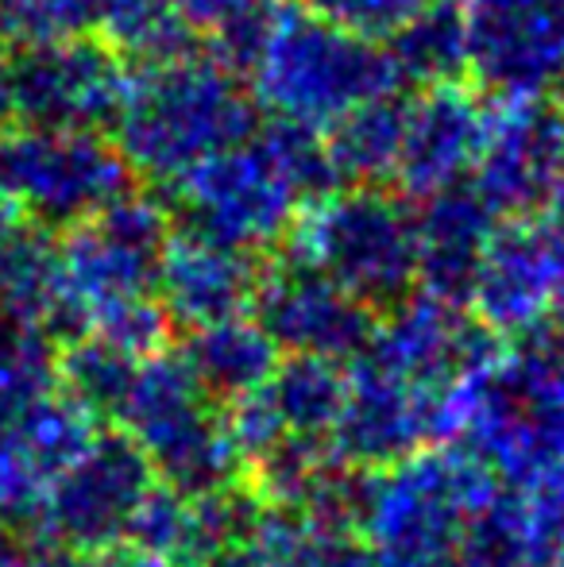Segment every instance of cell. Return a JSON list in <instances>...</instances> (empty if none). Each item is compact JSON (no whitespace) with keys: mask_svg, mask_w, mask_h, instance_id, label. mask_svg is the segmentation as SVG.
<instances>
[{"mask_svg":"<svg viewBox=\"0 0 564 567\" xmlns=\"http://www.w3.org/2000/svg\"><path fill=\"white\" fill-rule=\"evenodd\" d=\"M407 97L383 93L345 113L325 135V151L340 186H387L399 171Z\"/></svg>","mask_w":564,"mask_h":567,"instance_id":"7402d4cb","label":"cell"},{"mask_svg":"<svg viewBox=\"0 0 564 567\" xmlns=\"http://www.w3.org/2000/svg\"><path fill=\"white\" fill-rule=\"evenodd\" d=\"M248 317L271 337L283 355L356 359L379 317L306 262L279 255L264 262Z\"/></svg>","mask_w":564,"mask_h":567,"instance_id":"4fadbf2b","label":"cell"},{"mask_svg":"<svg viewBox=\"0 0 564 567\" xmlns=\"http://www.w3.org/2000/svg\"><path fill=\"white\" fill-rule=\"evenodd\" d=\"M78 567H151L132 553H101V556H82Z\"/></svg>","mask_w":564,"mask_h":567,"instance_id":"4dcf8cb0","label":"cell"},{"mask_svg":"<svg viewBox=\"0 0 564 567\" xmlns=\"http://www.w3.org/2000/svg\"><path fill=\"white\" fill-rule=\"evenodd\" d=\"M136 186L109 132L93 127H0V197L16 217L54 231L74 228Z\"/></svg>","mask_w":564,"mask_h":567,"instance_id":"5b68a950","label":"cell"},{"mask_svg":"<svg viewBox=\"0 0 564 567\" xmlns=\"http://www.w3.org/2000/svg\"><path fill=\"white\" fill-rule=\"evenodd\" d=\"M499 217L468 182L437 189L414 209L418 293L444 306H468L483 247Z\"/></svg>","mask_w":564,"mask_h":567,"instance_id":"d6986e66","label":"cell"},{"mask_svg":"<svg viewBox=\"0 0 564 567\" xmlns=\"http://www.w3.org/2000/svg\"><path fill=\"white\" fill-rule=\"evenodd\" d=\"M0 317L28 324L47 337H74V321L62 290L59 244L31 220H12L0 231Z\"/></svg>","mask_w":564,"mask_h":567,"instance_id":"ffe728a7","label":"cell"},{"mask_svg":"<svg viewBox=\"0 0 564 567\" xmlns=\"http://www.w3.org/2000/svg\"><path fill=\"white\" fill-rule=\"evenodd\" d=\"M151 486L155 471L140 444L124 429L101 433L54 478L35 522L43 525L54 548H66L74 556L116 553Z\"/></svg>","mask_w":564,"mask_h":567,"instance_id":"9c48e42d","label":"cell"},{"mask_svg":"<svg viewBox=\"0 0 564 567\" xmlns=\"http://www.w3.org/2000/svg\"><path fill=\"white\" fill-rule=\"evenodd\" d=\"M267 390L279 405L286 433L332 441V429H337V417L345 410L348 371L337 359L283 355L275 374L267 379Z\"/></svg>","mask_w":564,"mask_h":567,"instance_id":"d4e9b609","label":"cell"},{"mask_svg":"<svg viewBox=\"0 0 564 567\" xmlns=\"http://www.w3.org/2000/svg\"><path fill=\"white\" fill-rule=\"evenodd\" d=\"M174 355L213 405H228L233 398L264 386L279 367L283 351L248 313H240L189 329Z\"/></svg>","mask_w":564,"mask_h":567,"instance_id":"44dd1931","label":"cell"},{"mask_svg":"<svg viewBox=\"0 0 564 567\" xmlns=\"http://www.w3.org/2000/svg\"><path fill=\"white\" fill-rule=\"evenodd\" d=\"M457 425V394H437L394 374L371 355L348 367L345 410L332 429V452L363 471H383L425 452Z\"/></svg>","mask_w":564,"mask_h":567,"instance_id":"8fae6325","label":"cell"},{"mask_svg":"<svg viewBox=\"0 0 564 567\" xmlns=\"http://www.w3.org/2000/svg\"><path fill=\"white\" fill-rule=\"evenodd\" d=\"M90 441L93 417H85L66 394H43L0 417V514L12 522H35L54 478Z\"/></svg>","mask_w":564,"mask_h":567,"instance_id":"e0dca14e","label":"cell"},{"mask_svg":"<svg viewBox=\"0 0 564 567\" xmlns=\"http://www.w3.org/2000/svg\"><path fill=\"white\" fill-rule=\"evenodd\" d=\"M457 567H534V537L519 486L503 483L468 514Z\"/></svg>","mask_w":564,"mask_h":567,"instance_id":"484cf974","label":"cell"},{"mask_svg":"<svg viewBox=\"0 0 564 567\" xmlns=\"http://www.w3.org/2000/svg\"><path fill=\"white\" fill-rule=\"evenodd\" d=\"M129 90V62L101 35L12 47V109L20 124L109 132Z\"/></svg>","mask_w":564,"mask_h":567,"instance_id":"30bf717a","label":"cell"},{"mask_svg":"<svg viewBox=\"0 0 564 567\" xmlns=\"http://www.w3.org/2000/svg\"><path fill=\"white\" fill-rule=\"evenodd\" d=\"M387 51H391L402 82H460L468 74V39L460 0H433L425 12H418L414 20L402 23L387 39Z\"/></svg>","mask_w":564,"mask_h":567,"instance_id":"cb8c5ba5","label":"cell"},{"mask_svg":"<svg viewBox=\"0 0 564 567\" xmlns=\"http://www.w3.org/2000/svg\"><path fill=\"white\" fill-rule=\"evenodd\" d=\"M31 548L20 537H12L8 529H0V567H28Z\"/></svg>","mask_w":564,"mask_h":567,"instance_id":"f546056e","label":"cell"},{"mask_svg":"<svg viewBox=\"0 0 564 567\" xmlns=\"http://www.w3.org/2000/svg\"><path fill=\"white\" fill-rule=\"evenodd\" d=\"M468 74L495 101L564 90V0H460Z\"/></svg>","mask_w":564,"mask_h":567,"instance_id":"7c38bea8","label":"cell"},{"mask_svg":"<svg viewBox=\"0 0 564 567\" xmlns=\"http://www.w3.org/2000/svg\"><path fill=\"white\" fill-rule=\"evenodd\" d=\"M545 332L564 343V278H561L557 293H553V301H550V313H545Z\"/></svg>","mask_w":564,"mask_h":567,"instance_id":"1f68e13d","label":"cell"},{"mask_svg":"<svg viewBox=\"0 0 564 567\" xmlns=\"http://www.w3.org/2000/svg\"><path fill=\"white\" fill-rule=\"evenodd\" d=\"M171 231L174 217L163 197L140 194L136 186L90 220L66 228L59 259L74 337L113 309L155 298L158 259Z\"/></svg>","mask_w":564,"mask_h":567,"instance_id":"ba28073f","label":"cell"},{"mask_svg":"<svg viewBox=\"0 0 564 567\" xmlns=\"http://www.w3.org/2000/svg\"><path fill=\"white\" fill-rule=\"evenodd\" d=\"M503 486L472 449H425L394 467L371 471L360 537L379 567H457L464 522Z\"/></svg>","mask_w":564,"mask_h":567,"instance_id":"277c9868","label":"cell"},{"mask_svg":"<svg viewBox=\"0 0 564 567\" xmlns=\"http://www.w3.org/2000/svg\"><path fill=\"white\" fill-rule=\"evenodd\" d=\"M488 132V101L464 82L425 85L407 101V127L394 182L407 197H422L468 182Z\"/></svg>","mask_w":564,"mask_h":567,"instance_id":"2e32d148","label":"cell"},{"mask_svg":"<svg viewBox=\"0 0 564 567\" xmlns=\"http://www.w3.org/2000/svg\"><path fill=\"white\" fill-rule=\"evenodd\" d=\"M143 359L129 355L116 343L101 337H70L66 348L54 355V382L62 394L93 421H121L124 405H129L132 382H136Z\"/></svg>","mask_w":564,"mask_h":567,"instance_id":"603a6c76","label":"cell"},{"mask_svg":"<svg viewBox=\"0 0 564 567\" xmlns=\"http://www.w3.org/2000/svg\"><path fill=\"white\" fill-rule=\"evenodd\" d=\"M213 51L244 78L256 109L309 132H329L356 105L407 85L379 39L337 28L306 4L256 0L217 31Z\"/></svg>","mask_w":564,"mask_h":567,"instance_id":"6da1fadb","label":"cell"},{"mask_svg":"<svg viewBox=\"0 0 564 567\" xmlns=\"http://www.w3.org/2000/svg\"><path fill=\"white\" fill-rule=\"evenodd\" d=\"M121 425L147 455L158 483L182 498L240 483L244 460L225 413L197 390L174 351L163 348L140 363Z\"/></svg>","mask_w":564,"mask_h":567,"instance_id":"8992f818","label":"cell"},{"mask_svg":"<svg viewBox=\"0 0 564 567\" xmlns=\"http://www.w3.org/2000/svg\"><path fill=\"white\" fill-rule=\"evenodd\" d=\"M564 278V228L550 213L499 217L472 282V313L495 337H530L545 324Z\"/></svg>","mask_w":564,"mask_h":567,"instance_id":"5bb4252c","label":"cell"},{"mask_svg":"<svg viewBox=\"0 0 564 567\" xmlns=\"http://www.w3.org/2000/svg\"><path fill=\"white\" fill-rule=\"evenodd\" d=\"M16 124L12 109V43L0 35V127Z\"/></svg>","mask_w":564,"mask_h":567,"instance_id":"f1b7e54d","label":"cell"},{"mask_svg":"<svg viewBox=\"0 0 564 567\" xmlns=\"http://www.w3.org/2000/svg\"><path fill=\"white\" fill-rule=\"evenodd\" d=\"M259 270H264V255L174 228L158 259L155 301L163 306L171 329H202V324L248 313Z\"/></svg>","mask_w":564,"mask_h":567,"instance_id":"ac0fdd59","label":"cell"},{"mask_svg":"<svg viewBox=\"0 0 564 567\" xmlns=\"http://www.w3.org/2000/svg\"><path fill=\"white\" fill-rule=\"evenodd\" d=\"M252 4L256 0H171V8L186 20L189 31H213V35L228 28L236 16L248 12Z\"/></svg>","mask_w":564,"mask_h":567,"instance_id":"83f0119b","label":"cell"},{"mask_svg":"<svg viewBox=\"0 0 564 567\" xmlns=\"http://www.w3.org/2000/svg\"><path fill=\"white\" fill-rule=\"evenodd\" d=\"M321 20L348 28L368 39H391L402 23H410L418 12H425L433 0H298Z\"/></svg>","mask_w":564,"mask_h":567,"instance_id":"4316f807","label":"cell"},{"mask_svg":"<svg viewBox=\"0 0 564 567\" xmlns=\"http://www.w3.org/2000/svg\"><path fill=\"white\" fill-rule=\"evenodd\" d=\"M561 116H564V109H561Z\"/></svg>","mask_w":564,"mask_h":567,"instance_id":"836d02e7","label":"cell"},{"mask_svg":"<svg viewBox=\"0 0 564 567\" xmlns=\"http://www.w3.org/2000/svg\"><path fill=\"white\" fill-rule=\"evenodd\" d=\"M283 244L376 317L418 293L414 209L383 186L329 189L298 213Z\"/></svg>","mask_w":564,"mask_h":567,"instance_id":"3957f363","label":"cell"},{"mask_svg":"<svg viewBox=\"0 0 564 567\" xmlns=\"http://www.w3.org/2000/svg\"><path fill=\"white\" fill-rule=\"evenodd\" d=\"M166 194L174 228L256 255L283 244L306 209V197L298 194L264 127H256L252 140L197 163L166 186Z\"/></svg>","mask_w":564,"mask_h":567,"instance_id":"52a82bcc","label":"cell"},{"mask_svg":"<svg viewBox=\"0 0 564 567\" xmlns=\"http://www.w3.org/2000/svg\"><path fill=\"white\" fill-rule=\"evenodd\" d=\"M564 174V116L545 101H488V132L468 186L495 217H526L550 205Z\"/></svg>","mask_w":564,"mask_h":567,"instance_id":"9a60e30c","label":"cell"},{"mask_svg":"<svg viewBox=\"0 0 564 567\" xmlns=\"http://www.w3.org/2000/svg\"><path fill=\"white\" fill-rule=\"evenodd\" d=\"M12 220H20V217H16V213H12V205H8L4 197H0V231H4L8 225H12Z\"/></svg>","mask_w":564,"mask_h":567,"instance_id":"d6a6232c","label":"cell"},{"mask_svg":"<svg viewBox=\"0 0 564 567\" xmlns=\"http://www.w3.org/2000/svg\"><path fill=\"white\" fill-rule=\"evenodd\" d=\"M259 109L244 78L217 51H178L143 62L109 127L136 178L174 186L197 163L252 140Z\"/></svg>","mask_w":564,"mask_h":567,"instance_id":"7a4b0ae2","label":"cell"}]
</instances>
